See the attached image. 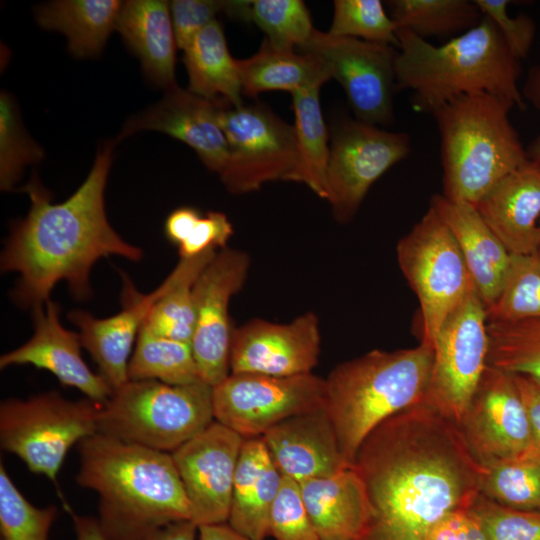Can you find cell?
I'll use <instances>...</instances> for the list:
<instances>
[{
    "mask_svg": "<svg viewBox=\"0 0 540 540\" xmlns=\"http://www.w3.org/2000/svg\"><path fill=\"white\" fill-rule=\"evenodd\" d=\"M353 466L370 508L356 540H426L444 516L469 509L485 471L458 426L423 402L378 425Z\"/></svg>",
    "mask_w": 540,
    "mask_h": 540,
    "instance_id": "obj_1",
    "label": "cell"
},
{
    "mask_svg": "<svg viewBox=\"0 0 540 540\" xmlns=\"http://www.w3.org/2000/svg\"><path fill=\"white\" fill-rule=\"evenodd\" d=\"M114 144L108 140L98 149L87 178L62 203L51 202L36 176L25 186L31 206L27 216L13 225L0 262L3 272L19 274L12 293L19 307L44 304L60 281L68 284L75 298L85 300L92 295L89 277L99 259L117 255L141 260L142 250L121 238L105 212Z\"/></svg>",
    "mask_w": 540,
    "mask_h": 540,
    "instance_id": "obj_2",
    "label": "cell"
},
{
    "mask_svg": "<svg viewBox=\"0 0 540 540\" xmlns=\"http://www.w3.org/2000/svg\"><path fill=\"white\" fill-rule=\"evenodd\" d=\"M76 481L99 496L106 540H140L171 523L191 520L171 453L96 433L78 444Z\"/></svg>",
    "mask_w": 540,
    "mask_h": 540,
    "instance_id": "obj_3",
    "label": "cell"
},
{
    "mask_svg": "<svg viewBox=\"0 0 540 540\" xmlns=\"http://www.w3.org/2000/svg\"><path fill=\"white\" fill-rule=\"evenodd\" d=\"M400 51L395 64L396 90L410 89L414 110L433 113L453 99L488 93L525 108L518 89L520 60L500 31L483 15L473 28L434 46L408 29H397Z\"/></svg>",
    "mask_w": 540,
    "mask_h": 540,
    "instance_id": "obj_4",
    "label": "cell"
},
{
    "mask_svg": "<svg viewBox=\"0 0 540 540\" xmlns=\"http://www.w3.org/2000/svg\"><path fill=\"white\" fill-rule=\"evenodd\" d=\"M432 362V348L420 343L394 351L372 350L331 370L325 378L324 408L349 464L378 425L423 401Z\"/></svg>",
    "mask_w": 540,
    "mask_h": 540,
    "instance_id": "obj_5",
    "label": "cell"
},
{
    "mask_svg": "<svg viewBox=\"0 0 540 540\" xmlns=\"http://www.w3.org/2000/svg\"><path fill=\"white\" fill-rule=\"evenodd\" d=\"M515 104L488 93L463 95L432 113L441 138L444 196L476 205L528 163L508 114Z\"/></svg>",
    "mask_w": 540,
    "mask_h": 540,
    "instance_id": "obj_6",
    "label": "cell"
},
{
    "mask_svg": "<svg viewBox=\"0 0 540 540\" xmlns=\"http://www.w3.org/2000/svg\"><path fill=\"white\" fill-rule=\"evenodd\" d=\"M212 389L202 380H128L101 404L98 433L172 453L215 421Z\"/></svg>",
    "mask_w": 540,
    "mask_h": 540,
    "instance_id": "obj_7",
    "label": "cell"
},
{
    "mask_svg": "<svg viewBox=\"0 0 540 540\" xmlns=\"http://www.w3.org/2000/svg\"><path fill=\"white\" fill-rule=\"evenodd\" d=\"M101 404L72 401L56 391L0 405L1 447L19 457L30 472L56 482L69 450L98 433Z\"/></svg>",
    "mask_w": 540,
    "mask_h": 540,
    "instance_id": "obj_8",
    "label": "cell"
},
{
    "mask_svg": "<svg viewBox=\"0 0 540 540\" xmlns=\"http://www.w3.org/2000/svg\"><path fill=\"white\" fill-rule=\"evenodd\" d=\"M399 267L416 294L421 342L432 348L449 316L475 289L455 237L430 207L396 247Z\"/></svg>",
    "mask_w": 540,
    "mask_h": 540,
    "instance_id": "obj_9",
    "label": "cell"
},
{
    "mask_svg": "<svg viewBox=\"0 0 540 540\" xmlns=\"http://www.w3.org/2000/svg\"><path fill=\"white\" fill-rule=\"evenodd\" d=\"M219 123L229 148L227 164L219 176L230 193L254 192L272 181L295 182L298 151L294 125L260 103L222 106Z\"/></svg>",
    "mask_w": 540,
    "mask_h": 540,
    "instance_id": "obj_10",
    "label": "cell"
},
{
    "mask_svg": "<svg viewBox=\"0 0 540 540\" xmlns=\"http://www.w3.org/2000/svg\"><path fill=\"white\" fill-rule=\"evenodd\" d=\"M486 307L474 289L445 321L433 345L423 399L457 426L487 366Z\"/></svg>",
    "mask_w": 540,
    "mask_h": 540,
    "instance_id": "obj_11",
    "label": "cell"
},
{
    "mask_svg": "<svg viewBox=\"0 0 540 540\" xmlns=\"http://www.w3.org/2000/svg\"><path fill=\"white\" fill-rule=\"evenodd\" d=\"M212 405L215 421L244 439L258 438L292 416L324 408L325 379L230 373L213 387Z\"/></svg>",
    "mask_w": 540,
    "mask_h": 540,
    "instance_id": "obj_12",
    "label": "cell"
},
{
    "mask_svg": "<svg viewBox=\"0 0 540 540\" xmlns=\"http://www.w3.org/2000/svg\"><path fill=\"white\" fill-rule=\"evenodd\" d=\"M410 153L404 132H389L359 120L341 123L330 143L326 200L335 219L349 222L370 187Z\"/></svg>",
    "mask_w": 540,
    "mask_h": 540,
    "instance_id": "obj_13",
    "label": "cell"
},
{
    "mask_svg": "<svg viewBox=\"0 0 540 540\" xmlns=\"http://www.w3.org/2000/svg\"><path fill=\"white\" fill-rule=\"evenodd\" d=\"M299 51L321 58L345 91L357 120L374 126L394 120L396 58L393 46L314 30Z\"/></svg>",
    "mask_w": 540,
    "mask_h": 540,
    "instance_id": "obj_14",
    "label": "cell"
},
{
    "mask_svg": "<svg viewBox=\"0 0 540 540\" xmlns=\"http://www.w3.org/2000/svg\"><path fill=\"white\" fill-rule=\"evenodd\" d=\"M458 428L471 454L483 467L535 450L513 375L488 364Z\"/></svg>",
    "mask_w": 540,
    "mask_h": 540,
    "instance_id": "obj_15",
    "label": "cell"
},
{
    "mask_svg": "<svg viewBox=\"0 0 540 540\" xmlns=\"http://www.w3.org/2000/svg\"><path fill=\"white\" fill-rule=\"evenodd\" d=\"M249 266L247 253L226 247L216 253L193 285L195 329L191 347L201 380L212 387L230 374L234 329L229 303L244 285Z\"/></svg>",
    "mask_w": 540,
    "mask_h": 540,
    "instance_id": "obj_16",
    "label": "cell"
},
{
    "mask_svg": "<svg viewBox=\"0 0 540 540\" xmlns=\"http://www.w3.org/2000/svg\"><path fill=\"white\" fill-rule=\"evenodd\" d=\"M244 438L213 421L171 453L198 527L227 523Z\"/></svg>",
    "mask_w": 540,
    "mask_h": 540,
    "instance_id": "obj_17",
    "label": "cell"
},
{
    "mask_svg": "<svg viewBox=\"0 0 540 540\" xmlns=\"http://www.w3.org/2000/svg\"><path fill=\"white\" fill-rule=\"evenodd\" d=\"M320 343L319 319L313 312L289 323L253 319L233 330L230 373L310 374L318 364Z\"/></svg>",
    "mask_w": 540,
    "mask_h": 540,
    "instance_id": "obj_18",
    "label": "cell"
},
{
    "mask_svg": "<svg viewBox=\"0 0 540 540\" xmlns=\"http://www.w3.org/2000/svg\"><path fill=\"white\" fill-rule=\"evenodd\" d=\"M32 312L33 336L1 356V369L12 365H33L52 373L61 384L78 389L86 398L104 404L113 389L84 362L80 335L62 326L59 305L49 299L33 308Z\"/></svg>",
    "mask_w": 540,
    "mask_h": 540,
    "instance_id": "obj_19",
    "label": "cell"
},
{
    "mask_svg": "<svg viewBox=\"0 0 540 540\" xmlns=\"http://www.w3.org/2000/svg\"><path fill=\"white\" fill-rule=\"evenodd\" d=\"M221 107L176 85L160 102L130 118L117 140L143 130L163 132L191 147L209 170L220 175L229 157L219 123Z\"/></svg>",
    "mask_w": 540,
    "mask_h": 540,
    "instance_id": "obj_20",
    "label": "cell"
},
{
    "mask_svg": "<svg viewBox=\"0 0 540 540\" xmlns=\"http://www.w3.org/2000/svg\"><path fill=\"white\" fill-rule=\"evenodd\" d=\"M122 279V309L119 313L100 319L83 310H74L68 315L79 328L82 347L92 356L100 375L113 391L129 380L128 365L133 344L149 310L169 285L166 278L156 290L142 294L123 273Z\"/></svg>",
    "mask_w": 540,
    "mask_h": 540,
    "instance_id": "obj_21",
    "label": "cell"
},
{
    "mask_svg": "<svg viewBox=\"0 0 540 540\" xmlns=\"http://www.w3.org/2000/svg\"><path fill=\"white\" fill-rule=\"evenodd\" d=\"M282 476L301 483L351 466L325 408L292 416L261 437Z\"/></svg>",
    "mask_w": 540,
    "mask_h": 540,
    "instance_id": "obj_22",
    "label": "cell"
},
{
    "mask_svg": "<svg viewBox=\"0 0 540 540\" xmlns=\"http://www.w3.org/2000/svg\"><path fill=\"white\" fill-rule=\"evenodd\" d=\"M511 255L540 249V165L529 161L498 182L476 205Z\"/></svg>",
    "mask_w": 540,
    "mask_h": 540,
    "instance_id": "obj_23",
    "label": "cell"
},
{
    "mask_svg": "<svg viewBox=\"0 0 540 540\" xmlns=\"http://www.w3.org/2000/svg\"><path fill=\"white\" fill-rule=\"evenodd\" d=\"M430 207L455 237L474 288L487 309L501 291L511 254L474 205L436 195L432 197Z\"/></svg>",
    "mask_w": 540,
    "mask_h": 540,
    "instance_id": "obj_24",
    "label": "cell"
},
{
    "mask_svg": "<svg viewBox=\"0 0 540 540\" xmlns=\"http://www.w3.org/2000/svg\"><path fill=\"white\" fill-rule=\"evenodd\" d=\"M283 476L261 437L245 439L240 451L227 524L253 540L269 536V519Z\"/></svg>",
    "mask_w": 540,
    "mask_h": 540,
    "instance_id": "obj_25",
    "label": "cell"
},
{
    "mask_svg": "<svg viewBox=\"0 0 540 540\" xmlns=\"http://www.w3.org/2000/svg\"><path fill=\"white\" fill-rule=\"evenodd\" d=\"M306 512L320 540H356L370 513L364 483L353 465L299 483Z\"/></svg>",
    "mask_w": 540,
    "mask_h": 540,
    "instance_id": "obj_26",
    "label": "cell"
},
{
    "mask_svg": "<svg viewBox=\"0 0 540 540\" xmlns=\"http://www.w3.org/2000/svg\"><path fill=\"white\" fill-rule=\"evenodd\" d=\"M116 30L140 59L149 80L166 90L177 85L175 62L178 46L167 1L123 2Z\"/></svg>",
    "mask_w": 540,
    "mask_h": 540,
    "instance_id": "obj_27",
    "label": "cell"
},
{
    "mask_svg": "<svg viewBox=\"0 0 540 540\" xmlns=\"http://www.w3.org/2000/svg\"><path fill=\"white\" fill-rule=\"evenodd\" d=\"M183 62L189 91L220 106L244 105L238 60L231 56L217 19L194 37L184 50Z\"/></svg>",
    "mask_w": 540,
    "mask_h": 540,
    "instance_id": "obj_28",
    "label": "cell"
},
{
    "mask_svg": "<svg viewBox=\"0 0 540 540\" xmlns=\"http://www.w3.org/2000/svg\"><path fill=\"white\" fill-rule=\"evenodd\" d=\"M242 93L257 97L266 91L290 93L321 87L332 78L328 65L318 56L273 45L264 39L253 56L238 60Z\"/></svg>",
    "mask_w": 540,
    "mask_h": 540,
    "instance_id": "obj_29",
    "label": "cell"
},
{
    "mask_svg": "<svg viewBox=\"0 0 540 540\" xmlns=\"http://www.w3.org/2000/svg\"><path fill=\"white\" fill-rule=\"evenodd\" d=\"M123 2L118 0H58L36 9L38 24L63 33L75 57L98 56L116 29Z\"/></svg>",
    "mask_w": 540,
    "mask_h": 540,
    "instance_id": "obj_30",
    "label": "cell"
},
{
    "mask_svg": "<svg viewBox=\"0 0 540 540\" xmlns=\"http://www.w3.org/2000/svg\"><path fill=\"white\" fill-rule=\"evenodd\" d=\"M215 255L216 250L210 249L180 259L167 277V290L151 307L141 328L159 337L191 344L195 329L193 285Z\"/></svg>",
    "mask_w": 540,
    "mask_h": 540,
    "instance_id": "obj_31",
    "label": "cell"
},
{
    "mask_svg": "<svg viewBox=\"0 0 540 540\" xmlns=\"http://www.w3.org/2000/svg\"><path fill=\"white\" fill-rule=\"evenodd\" d=\"M319 90V87H311L291 93L298 151L295 182L305 184L317 196L326 200L330 145L321 111Z\"/></svg>",
    "mask_w": 540,
    "mask_h": 540,
    "instance_id": "obj_32",
    "label": "cell"
},
{
    "mask_svg": "<svg viewBox=\"0 0 540 540\" xmlns=\"http://www.w3.org/2000/svg\"><path fill=\"white\" fill-rule=\"evenodd\" d=\"M128 379L170 385L201 381L191 344L159 337L143 328L129 361Z\"/></svg>",
    "mask_w": 540,
    "mask_h": 540,
    "instance_id": "obj_33",
    "label": "cell"
},
{
    "mask_svg": "<svg viewBox=\"0 0 540 540\" xmlns=\"http://www.w3.org/2000/svg\"><path fill=\"white\" fill-rule=\"evenodd\" d=\"M386 3L397 29H408L423 39L466 32L483 18L475 2L469 0H391Z\"/></svg>",
    "mask_w": 540,
    "mask_h": 540,
    "instance_id": "obj_34",
    "label": "cell"
},
{
    "mask_svg": "<svg viewBox=\"0 0 540 540\" xmlns=\"http://www.w3.org/2000/svg\"><path fill=\"white\" fill-rule=\"evenodd\" d=\"M487 364L540 383V319L487 323Z\"/></svg>",
    "mask_w": 540,
    "mask_h": 540,
    "instance_id": "obj_35",
    "label": "cell"
},
{
    "mask_svg": "<svg viewBox=\"0 0 540 540\" xmlns=\"http://www.w3.org/2000/svg\"><path fill=\"white\" fill-rule=\"evenodd\" d=\"M484 468L482 495L509 508L540 512V454L536 450Z\"/></svg>",
    "mask_w": 540,
    "mask_h": 540,
    "instance_id": "obj_36",
    "label": "cell"
},
{
    "mask_svg": "<svg viewBox=\"0 0 540 540\" xmlns=\"http://www.w3.org/2000/svg\"><path fill=\"white\" fill-rule=\"evenodd\" d=\"M486 313L489 322L540 319V249L511 255L501 291Z\"/></svg>",
    "mask_w": 540,
    "mask_h": 540,
    "instance_id": "obj_37",
    "label": "cell"
},
{
    "mask_svg": "<svg viewBox=\"0 0 540 540\" xmlns=\"http://www.w3.org/2000/svg\"><path fill=\"white\" fill-rule=\"evenodd\" d=\"M248 22L256 24L273 45L297 50L307 44L315 30L301 0H253Z\"/></svg>",
    "mask_w": 540,
    "mask_h": 540,
    "instance_id": "obj_38",
    "label": "cell"
},
{
    "mask_svg": "<svg viewBox=\"0 0 540 540\" xmlns=\"http://www.w3.org/2000/svg\"><path fill=\"white\" fill-rule=\"evenodd\" d=\"M44 157L42 148L25 131L18 108L6 91L0 94V187L10 191L26 166Z\"/></svg>",
    "mask_w": 540,
    "mask_h": 540,
    "instance_id": "obj_39",
    "label": "cell"
},
{
    "mask_svg": "<svg viewBox=\"0 0 540 540\" xmlns=\"http://www.w3.org/2000/svg\"><path fill=\"white\" fill-rule=\"evenodd\" d=\"M54 505L38 508L18 490L0 464V533L2 540H48L57 517Z\"/></svg>",
    "mask_w": 540,
    "mask_h": 540,
    "instance_id": "obj_40",
    "label": "cell"
},
{
    "mask_svg": "<svg viewBox=\"0 0 540 540\" xmlns=\"http://www.w3.org/2000/svg\"><path fill=\"white\" fill-rule=\"evenodd\" d=\"M329 34L399 45L397 27L379 0H335Z\"/></svg>",
    "mask_w": 540,
    "mask_h": 540,
    "instance_id": "obj_41",
    "label": "cell"
},
{
    "mask_svg": "<svg viewBox=\"0 0 540 540\" xmlns=\"http://www.w3.org/2000/svg\"><path fill=\"white\" fill-rule=\"evenodd\" d=\"M468 512L486 540H540V512L509 508L481 493Z\"/></svg>",
    "mask_w": 540,
    "mask_h": 540,
    "instance_id": "obj_42",
    "label": "cell"
},
{
    "mask_svg": "<svg viewBox=\"0 0 540 540\" xmlns=\"http://www.w3.org/2000/svg\"><path fill=\"white\" fill-rule=\"evenodd\" d=\"M275 540H320L301 498L299 484L284 477L269 519Z\"/></svg>",
    "mask_w": 540,
    "mask_h": 540,
    "instance_id": "obj_43",
    "label": "cell"
},
{
    "mask_svg": "<svg viewBox=\"0 0 540 540\" xmlns=\"http://www.w3.org/2000/svg\"><path fill=\"white\" fill-rule=\"evenodd\" d=\"M474 2L481 13L496 25L512 55L518 60L525 58L535 38L534 20L525 14L509 16L508 0H474Z\"/></svg>",
    "mask_w": 540,
    "mask_h": 540,
    "instance_id": "obj_44",
    "label": "cell"
},
{
    "mask_svg": "<svg viewBox=\"0 0 540 540\" xmlns=\"http://www.w3.org/2000/svg\"><path fill=\"white\" fill-rule=\"evenodd\" d=\"M169 5L177 46L184 51L218 14L227 15L230 0H173Z\"/></svg>",
    "mask_w": 540,
    "mask_h": 540,
    "instance_id": "obj_45",
    "label": "cell"
},
{
    "mask_svg": "<svg viewBox=\"0 0 540 540\" xmlns=\"http://www.w3.org/2000/svg\"><path fill=\"white\" fill-rule=\"evenodd\" d=\"M233 226L222 212L210 211L201 215L188 237L178 246L180 259L200 255L210 249L226 248Z\"/></svg>",
    "mask_w": 540,
    "mask_h": 540,
    "instance_id": "obj_46",
    "label": "cell"
},
{
    "mask_svg": "<svg viewBox=\"0 0 540 540\" xmlns=\"http://www.w3.org/2000/svg\"><path fill=\"white\" fill-rule=\"evenodd\" d=\"M426 540H486L482 530L467 510L453 511L430 530Z\"/></svg>",
    "mask_w": 540,
    "mask_h": 540,
    "instance_id": "obj_47",
    "label": "cell"
},
{
    "mask_svg": "<svg viewBox=\"0 0 540 540\" xmlns=\"http://www.w3.org/2000/svg\"><path fill=\"white\" fill-rule=\"evenodd\" d=\"M512 375L525 407L532 446L540 454V383L526 375Z\"/></svg>",
    "mask_w": 540,
    "mask_h": 540,
    "instance_id": "obj_48",
    "label": "cell"
},
{
    "mask_svg": "<svg viewBox=\"0 0 540 540\" xmlns=\"http://www.w3.org/2000/svg\"><path fill=\"white\" fill-rule=\"evenodd\" d=\"M201 215L200 211L193 207L184 206L175 209L164 224L166 238L178 247L188 237Z\"/></svg>",
    "mask_w": 540,
    "mask_h": 540,
    "instance_id": "obj_49",
    "label": "cell"
},
{
    "mask_svg": "<svg viewBox=\"0 0 540 540\" xmlns=\"http://www.w3.org/2000/svg\"><path fill=\"white\" fill-rule=\"evenodd\" d=\"M522 92L529 102L540 109V66L530 69ZM527 154L530 161L540 165V136L530 144Z\"/></svg>",
    "mask_w": 540,
    "mask_h": 540,
    "instance_id": "obj_50",
    "label": "cell"
},
{
    "mask_svg": "<svg viewBox=\"0 0 540 540\" xmlns=\"http://www.w3.org/2000/svg\"><path fill=\"white\" fill-rule=\"evenodd\" d=\"M140 540H198V526L191 520L166 525Z\"/></svg>",
    "mask_w": 540,
    "mask_h": 540,
    "instance_id": "obj_51",
    "label": "cell"
},
{
    "mask_svg": "<svg viewBox=\"0 0 540 540\" xmlns=\"http://www.w3.org/2000/svg\"><path fill=\"white\" fill-rule=\"evenodd\" d=\"M198 540H253L246 537L227 523L204 525L198 527Z\"/></svg>",
    "mask_w": 540,
    "mask_h": 540,
    "instance_id": "obj_52",
    "label": "cell"
},
{
    "mask_svg": "<svg viewBox=\"0 0 540 540\" xmlns=\"http://www.w3.org/2000/svg\"><path fill=\"white\" fill-rule=\"evenodd\" d=\"M72 519L76 540H106L96 518L72 514Z\"/></svg>",
    "mask_w": 540,
    "mask_h": 540,
    "instance_id": "obj_53",
    "label": "cell"
}]
</instances>
